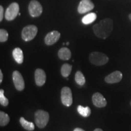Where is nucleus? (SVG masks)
<instances>
[{
	"label": "nucleus",
	"mask_w": 131,
	"mask_h": 131,
	"mask_svg": "<svg viewBox=\"0 0 131 131\" xmlns=\"http://www.w3.org/2000/svg\"><path fill=\"white\" fill-rule=\"evenodd\" d=\"M114 29V21L111 18H105L93 26V30L96 37L106 39L109 37Z\"/></svg>",
	"instance_id": "1"
},
{
	"label": "nucleus",
	"mask_w": 131,
	"mask_h": 131,
	"mask_svg": "<svg viewBox=\"0 0 131 131\" xmlns=\"http://www.w3.org/2000/svg\"><path fill=\"white\" fill-rule=\"evenodd\" d=\"M49 120V114L46 111L38 110L35 114V121L37 126L40 129L45 128Z\"/></svg>",
	"instance_id": "2"
},
{
	"label": "nucleus",
	"mask_w": 131,
	"mask_h": 131,
	"mask_svg": "<svg viewBox=\"0 0 131 131\" xmlns=\"http://www.w3.org/2000/svg\"><path fill=\"white\" fill-rule=\"evenodd\" d=\"M89 60L95 66H103L109 61V58L104 53L100 52H93L90 54Z\"/></svg>",
	"instance_id": "3"
},
{
	"label": "nucleus",
	"mask_w": 131,
	"mask_h": 131,
	"mask_svg": "<svg viewBox=\"0 0 131 131\" xmlns=\"http://www.w3.org/2000/svg\"><path fill=\"white\" fill-rule=\"evenodd\" d=\"M38 32V28L35 25H29L24 27L21 32V37L25 41L32 40Z\"/></svg>",
	"instance_id": "4"
},
{
	"label": "nucleus",
	"mask_w": 131,
	"mask_h": 131,
	"mask_svg": "<svg viewBox=\"0 0 131 131\" xmlns=\"http://www.w3.org/2000/svg\"><path fill=\"white\" fill-rule=\"evenodd\" d=\"M19 7L16 3H12L6 9L5 18L7 21H12L19 14Z\"/></svg>",
	"instance_id": "5"
},
{
	"label": "nucleus",
	"mask_w": 131,
	"mask_h": 131,
	"mask_svg": "<svg viewBox=\"0 0 131 131\" xmlns=\"http://www.w3.org/2000/svg\"><path fill=\"white\" fill-rule=\"evenodd\" d=\"M61 102L64 105L69 107L72 105L73 102L72 94L71 89L69 87H64L61 92Z\"/></svg>",
	"instance_id": "6"
},
{
	"label": "nucleus",
	"mask_w": 131,
	"mask_h": 131,
	"mask_svg": "<svg viewBox=\"0 0 131 131\" xmlns=\"http://www.w3.org/2000/svg\"><path fill=\"white\" fill-rule=\"evenodd\" d=\"M29 12L32 17H38L42 12V7L37 0H32L29 4Z\"/></svg>",
	"instance_id": "7"
},
{
	"label": "nucleus",
	"mask_w": 131,
	"mask_h": 131,
	"mask_svg": "<svg viewBox=\"0 0 131 131\" xmlns=\"http://www.w3.org/2000/svg\"><path fill=\"white\" fill-rule=\"evenodd\" d=\"M12 79L15 87L18 91H23L25 88V83L22 75L18 70H15L12 73Z\"/></svg>",
	"instance_id": "8"
},
{
	"label": "nucleus",
	"mask_w": 131,
	"mask_h": 131,
	"mask_svg": "<svg viewBox=\"0 0 131 131\" xmlns=\"http://www.w3.org/2000/svg\"><path fill=\"white\" fill-rule=\"evenodd\" d=\"M95 7L91 0H81L78 7V12L80 14H83L89 12Z\"/></svg>",
	"instance_id": "9"
},
{
	"label": "nucleus",
	"mask_w": 131,
	"mask_h": 131,
	"mask_svg": "<svg viewBox=\"0 0 131 131\" xmlns=\"http://www.w3.org/2000/svg\"><path fill=\"white\" fill-rule=\"evenodd\" d=\"M61 34L57 30H53L48 33L46 36L45 39V42L46 45L48 46H51L54 45L60 39Z\"/></svg>",
	"instance_id": "10"
},
{
	"label": "nucleus",
	"mask_w": 131,
	"mask_h": 131,
	"mask_svg": "<svg viewBox=\"0 0 131 131\" xmlns=\"http://www.w3.org/2000/svg\"><path fill=\"white\" fill-rule=\"evenodd\" d=\"M122 73L119 70H116L106 76L104 78V80L106 83L109 84H114V83H119L122 80Z\"/></svg>",
	"instance_id": "11"
},
{
	"label": "nucleus",
	"mask_w": 131,
	"mask_h": 131,
	"mask_svg": "<svg viewBox=\"0 0 131 131\" xmlns=\"http://www.w3.org/2000/svg\"><path fill=\"white\" fill-rule=\"evenodd\" d=\"M92 100L93 104L97 107H104L107 105V101H106V98L103 96L102 94L99 92L95 93L93 95Z\"/></svg>",
	"instance_id": "12"
},
{
	"label": "nucleus",
	"mask_w": 131,
	"mask_h": 131,
	"mask_svg": "<svg viewBox=\"0 0 131 131\" xmlns=\"http://www.w3.org/2000/svg\"><path fill=\"white\" fill-rule=\"evenodd\" d=\"M35 83L37 86H42L45 84L46 75L45 72L41 69H37L35 72Z\"/></svg>",
	"instance_id": "13"
},
{
	"label": "nucleus",
	"mask_w": 131,
	"mask_h": 131,
	"mask_svg": "<svg viewBox=\"0 0 131 131\" xmlns=\"http://www.w3.org/2000/svg\"><path fill=\"white\" fill-rule=\"evenodd\" d=\"M12 55L15 61L19 64H21L23 63L24 57L23 52L22 50L19 47H16L12 52Z\"/></svg>",
	"instance_id": "14"
},
{
	"label": "nucleus",
	"mask_w": 131,
	"mask_h": 131,
	"mask_svg": "<svg viewBox=\"0 0 131 131\" xmlns=\"http://www.w3.org/2000/svg\"><path fill=\"white\" fill-rule=\"evenodd\" d=\"M58 55L61 60H69L71 58V52L67 47H62L59 50Z\"/></svg>",
	"instance_id": "15"
},
{
	"label": "nucleus",
	"mask_w": 131,
	"mask_h": 131,
	"mask_svg": "<svg viewBox=\"0 0 131 131\" xmlns=\"http://www.w3.org/2000/svg\"><path fill=\"white\" fill-rule=\"evenodd\" d=\"M21 125L24 129L29 131H32L35 129V125L32 122H29L25 119L24 117H21L19 119Z\"/></svg>",
	"instance_id": "16"
},
{
	"label": "nucleus",
	"mask_w": 131,
	"mask_h": 131,
	"mask_svg": "<svg viewBox=\"0 0 131 131\" xmlns=\"http://www.w3.org/2000/svg\"><path fill=\"white\" fill-rule=\"evenodd\" d=\"M96 19V15L95 13H90L86 15L82 18V23L84 24H89L92 23Z\"/></svg>",
	"instance_id": "17"
},
{
	"label": "nucleus",
	"mask_w": 131,
	"mask_h": 131,
	"mask_svg": "<svg viewBox=\"0 0 131 131\" xmlns=\"http://www.w3.org/2000/svg\"><path fill=\"white\" fill-rule=\"evenodd\" d=\"M77 111L81 116L84 117H89L91 114V110L89 107H83L81 105H79L77 107Z\"/></svg>",
	"instance_id": "18"
},
{
	"label": "nucleus",
	"mask_w": 131,
	"mask_h": 131,
	"mask_svg": "<svg viewBox=\"0 0 131 131\" xmlns=\"http://www.w3.org/2000/svg\"><path fill=\"white\" fill-rule=\"evenodd\" d=\"M72 68V65L69 64H64L62 66L61 69V73L62 76L65 78L68 77L71 73Z\"/></svg>",
	"instance_id": "19"
},
{
	"label": "nucleus",
	"mask_w": 131,
	"mask_h": 131,
	"mask_svg": "<svg viewBox=\"0 0 131 131\" xmlns=\"http://www.w3.org/2000/svg\"><path fill=\"white\" fill-rule=\"evenodd\" d=\"M75 80L76 83L80 86H83L86 83V79H85L84 75L80 70H78L75 73Z\"/></svg>",
	"instance_id": "20"
},
{
	"label": "nucleus",
	"mask_w": 131,
	"mask_h": 131,
	"mask_svg": "<svg viewBox=\"0 0 131 131\" xmlns=\"http://www.w3.org/2000/svg\"><path fill=\"white\" fill-rule=\"evenodd\" d=\"M10 122V117L7 114L1 111L0 112V125L1 126H5Z\"/></svg>",
	"instance_id": "21"
},
{
	"label": "nucleus",
	"mask_w": 131,
	"mask_h": 131,
	"mask_svg": "<svg viewBox=\"0 0 131 131\" xmlns=\"http://www.w3.org/2000/svg\"><path fill=\"white\" fill-rule=\"evenodd\" d=\"M4 91L3 89L0 90V103L3 106H7L9 104V100L6 96H4Z\"/></svg>",
	"instance_id": "22"
},
{
	"label": "nucleus",
	"mask_w": 131,
	"mask_h": 131,
	"mask_svg": "<svg viewBox=\"0 0 131 131\" xmlns=\"http://www.w3.org/2000/svg\"><path fill=\"white\" fill-rule=\"evenodd\" d=\"M9 34L8 32L5 29H1L0 30V41L1 42H6L7 40Z\"/></svg>",
	"instance_id": "23"
},
{
	"label": "nucleus",
	"mask_w": 131,
	"mask_h": 131,
	"mask_svg": "<svg viewBox=\"0 0 131 131\" xmlns=\"http://www.w3.org/2000/svg\"><path fill=\"white\" fill-rule=\"evenodd\" d=\"M4 15V8L2 6H0V21H2Z\"/></svg>",
	"instance_id": "24"
},
{
	"label": "nucleus",
	"mask_w": 131,
	"mask_h": 131,
	"mask_svg": "<svg viewBox=\"0 0 131 131\" xmlns=\"http://www.w3.org/2000/svg\"><path fill=\"white\" fill-rule=\"evenodd\" d=\"M3 74L1 70H0V83L3 82Z\"/></svg>",
	"instance_id": "25"
},
{
	"label": "nucleus",
	"mask_w": 131,
	"mask_h": 131,
	"mask_svg": "<svg viewBox=\"0 0 131 131\" xmlns=\"http://www.w3.org/2000/svg\"><path fill=\"white\" fill-rule=\"evenodd\" d=\"M73 131H85V130H83V129L78 128V127H77V128H75L74 130H73Z\"/></svg>",
	"instance_id": "26"
},
{
	"label": "nucleus",
	"mask_w": 131,
	"mask_h": 131,
	"mask_svg": "<svg viewBox=\"0 0 131 131\" xmlns=\"http://www.w3.org/2000/svg\"><path fill=\"white\" fill-rule=\"evenodd\" d=\"M94 131H103L102 129H100V128H96L95 129V130Z\"/></svg>",
	"instance_id": "27"
},
{
	"label": "nucleus",
	"mask_w": 131,
	"mask_h": 131,
	"mask_svg": "<svg viewBox=\"0 0 131 131\" xmlns=\"http://www.w3.org/2000/svg\"><path fill=\"white\" fill-rule=\"evenodd\" d=\"M129 18L131 21V14H130L129 15Z\"/></svg>",
	"instance_id": "28"
},
{
	"label": "nucleus",
	"mask_w": 131,
	"mask_h": 131,
	"mask_svg": "<svg viewBox=\"0 0 131 131\" xmlns=\"http://www.w3.org/2000/svg\"><path fill=\"white\" fill-rule=\"evenodd\" d=\"M66 45H69V42H66Z\"/></svg>",
	"instance_id": "29"
},
{
	"label": "nucleus",
	"mask_w": 131,
	"mask_h": 131,
	"mask_svg": "<svg viewBox=\"0 0 131 131\" xmlns=\"http://www.w3.org/2000/svg\"><path fill=\"white\" fill-rule=\"evenodd\" d=\"M130 106H131V101H130Z\"/></svg>",
	"instance_id": "30"
}]
</instances>
